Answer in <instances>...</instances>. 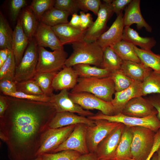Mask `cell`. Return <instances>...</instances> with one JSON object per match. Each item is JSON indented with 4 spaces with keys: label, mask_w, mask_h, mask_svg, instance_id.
<instances>
[{
    "label": "cell",
    "mask_w": 160,
    "mask_h": 160,
    "mask_svg": "<svg viewBox=\"0 0 160 160\" xmlns=\"http://www.w3.org/2000/svg\"><path fill=\"white\" fill-rule=\"evenodd\" d=\"M8 107L0 118V138L10 160H33L56 111L50 102L6 96Z\"/></svg>",
    "instance_id": "6da1fadb"
},
{
    "label": "cell",
    "mask_w": 160,
    "mask_h": 160,
    "mask_svg": "<svg viewBox=\"0 0 160 160\" xmlns=\"http://www.w3.org/2000/svg\"><path fill=\"white\" fill-rule=\"evenodd\" d=\"M73 52L65 63L67 67H73L79 64L93 65L100 67L102 61L103 50L94 42L83 40L72 44Z\"/></svg>",
    "instance_id": "7a4b0ae2"
},
{
    "label": "cell",
    "mask_w": 160,
    "mask_h": 160,
    "mask_svg": "<svg viewBox=\"0 0 160 160\" xmlns=\"http://www.w3.org/2000/svg\"><path fill=\"white\" fill-rule=\"evenodd\" d=\"M115 92L114 83L110 76L103 78L79 77L77 84L70 92H88L111 102Z\"/></svg>",
    "instance_id": "3957f363"
},
{
    "label": "cell",
    "mask_w": 160,
    "mask_h": 160,
    "mask_svg": "<svg viewBox=\"0 0 160 160\" xmlns=\"http://www.w3.org/2000/svg\"><path fill=\"white\" fill-rule=\"evenodd\" d=\"M131 127L133 132L131 147L132 158L135 160H145L152 148L156 132L144 127Z\"/></svg>",
    "instance_id": "277c9868"
},
{
    "label": "cell",
    "mask_w": 160,
    "mask_h": 160,
    "mask_svg": "<svg viewBox=\"0 0 160 160\" xmlns=\"http://www.w3.org/2000/svg\"><path fill=\"white\" fill-rule=\"evenodd\" d=\"M38 46L35 40L29 41L23 57L16 66L14 81L20 82L32 79L36 73L38 60Z\"/></svg>",
    "instance_id": "5b68a950"
},
{
    "label": "cell",
    "mask_w": 160,
    "mask_h": 160,
    "mask_svg": "<svg viewBox=\"0 0 160 160\" xmlns=\"http://www.w3.org/2000/svg\"><path fill=\"white\" fill-rule=\"evenodd\" d=\"M38 52L36 72L57 73L65 66L68 54L64 49L50 52L38 46Z\"/></svg>",
    "instance_id": "8992f818"
},
{
    "label": "cell",
    "mask_w": 160,
    "mask_h": 160,
    "mask_svg": "<svg viewBox=\"0 0 160 160\" xmlns=\"http://www.w3.org/2000/svg\"><path fill=\"white\" fill-rule=\"evenodd\" d=\"M92 120L104 119L110 122L123 124L130 127L140 126L145 127L156 132L160 129V120L156 114L144 118L129 116L119 113L113 116H107L99 111L94 115L88 117Z\"/></svg>",
    "instance_id": "52a82bcc"
},
{
    "label": "cell",
    "mask_w": 160,
    "mask_h": 160,
    "mask_svg": "<svg viewBox=\"0 0 160 160\" xmlns=\"http://www.w3.org/2000/svg\"><path fill=\"white\" fill-rule=\"evenodd\" d=\"M76 125L57 128H48L44 136L36 156L44 153H52L67 139Z\"/></svg>",
    "instance_id": "ba28073f"
},
{
    "label": "cell",
    "mask_w": 160,
    "mask_h": 160,
    "mask_svg": "<svg viewBox=\"0 0 160 160\" xmlns=\"http://www.w3.org/2000/svg\"><path fill=\"white\" fill-rule=\"evenodd\" d=\"M69 95L70 98L74 103L84 109L97 110L107 116L115 115L114 107L111 102L105 101L91 93L69 92Z\"/></svg>",
    "instance_id": "9c48e42d"
},
{
    "label": "cell",
    "mask_w": 160,
    "mask_h": 160,
    "mask_svg": "<svg viewBox=\"0 0 160 160\" xmlns=\"http://www.w3.org/2000/svg\"><path fill=\"white\" fill-rule=\"evenodd\" d=\"M95 125L87 126L86 140L89 152L95 153L100 142L121 123L104 119L94 120Z\"/></svg>",
    "instance_id": "30bf717a"
},
{
    "label": "cell",
    "mask_w": 160,
    "mask_h": 160,
    "mask_svg": "<svg viewBox=\"0 0 160 160\" xmlns=\"http://www.w3.org/2000/svg\"><path fill=\"white\" fill-rule=\"evenodd\" d=\"M112 0H103L100 6L96 19L92 25L87 29L84 40L88 42H95L104 33L107 23L114 13L111 2Z\"/></svg>",
    "instance_id": "8fae6325"
},
{
    "label": "cell",
    "mask_w": 160,
    "mask_h": 160,
    "mask_svg": "<svg viewBox=\"0 0 160 160\" xmlns=\"http://www.w3.org/2000/svg\"><path fill=\"white\" fill-rule=\"evenodd\" d=\"M87 126L82 124H76L67 139L52 153L65 150L76 151L81 154L89 153L86 140Z\"/></svg>",
    "instance_id": "7c38bea8"
},
{
    "label": "cell",
    "mask_w": 160,
    "mask_h": 160,
    "mask_svg": "<svg viewBox=\"0 0 160 160\" xmlns=\"http://www.w3.org/2000/svg\"><path fill=\"white\" fill-rule=\"evenodd\" d=\"M124 126L121 123L99 144L95 153L99 160L113 158Z\"/></svg>",
    "instance_id": "4fadbf2b"
},
{
    "label": "cell",
    "mask_w": 160,
    "mask_h": 160,
    "mask_svg": "<svg viewBox=\"0 0 160 160\" xmlns=\"http://www.w3.org/2000/svg\"><path fill=\"white\" fill-rule=\"evenodd\" d=\"M68 90L63 89L58 94H53L51 97L50 103L54 107L56 113L69 112L76 113L80 116L88 117L94 114L89 110L84 109L74 103L70 98Z\"/></svg>",
    "instance_id": "5bb4252c"
},
{
    "label": "cell",
    "mask_w": 160,
    "mask_h": 160,
    "mask_svg": "<svg viewBox=\"0 0 160 160\" xmlns=\"http://www.w3.org/2000/svg\"><path fill=\"white\" fill-rule=\"evenodd\" d=\"M121 113L129 116L144 118L153 114L157 115V112L147 98L140 96L128 101Z\"/></svg>",
    "instance_id": "9a60e30c"
},
{
    "label": "cell",
    "mask_w": 160,
    "mask_h": 160,
    "mask_svg": "<svg viewBox=\"0 0 160 160\" xmlns=\"http://www.w3.org/2000/svg\"><path fill=\"white\" fill-rule=\"evenodd\" d=\"M123 15L121 13L117 16L108 29L104 32L95 42L103 49L106 47H111L122 40L125 27Z\"/></svg>",
    "instance_id": "2e32d148"
},
{
    "label": "cell",
    "mask_w": 160,
    "mask_h": 160,
    "mask_svg": "<svg viewBox=\"0 0 160 160\" xmlns=\"http://www.w3.org/2000/svg\"><path fill=\"white\" fill-rule=\"evenodd\" d=\"M34 36L38 46L48 47L52 50L64 49L51 27L39 21Z\"/></svg>",
    "instance_id": "e0dca14e"
},
{
    "label": "cell",
    "mask_w": 160,
    "mask_h": 160,
    "mask_svg": "<svg viewBox=\"0 0 160 160\" xmlns=\"http://www.w3.org/2000/svg\"><path fill=\"white\" fill-rule=\"evenodd\" d=\"M140 0H132L125 9L123 15V21L125 26H130L136 24L137 28L140 30L145 28L149 32H151L152 27L143 17L140 9Z\"/></svg>",
    "instance_id": "ac0fdd59"
},
{
    "label": "cell",
    "mask_w": 160,
    "mask_h": 160,
    "mask_svg": "<svg viewBox=\"0 0 160 160\" xmlns=\"http://www.w3.org/2000/svg\"><path fill=\"white\" fill-rule=\"evenodd\" d=\"M62 45L84 40L86 30L74 28L68 23L51 27Z\"/></svg>",
    "instance_id": "d6986e66"
},
{
    "label": "cell",
    "mask_w": 160,
    "mask_h": 160,
    "mask_svg": "<svg viewBox=\"0 0 160 160\" xmlns=\"http://www.w3.org/2000/svg\"><path fill=\"white\" fill-rule=\"evenodd\" d=\"M79 124L89 126L95 125L94 120L74 113L64 112L56 113L51 121L49 128H57Z\"/></svg>",
    "instance_id": "ffe728a7"
},
{
    "label": "cell",
    "mask_w": 160,
    "mask_h": 160,
    "mask_svg": "<svg viewBox=\"0 0 160 160\" xmlns=\"http://www.w3.org/2000/svg\"><path fill=\"white\" fill-rule=\"evenodd\" d=\"M142 82L134 80L127 88L119 92H115L114 97L111 102L115 115L121 113L126 103L132 99L141 96Z\"/></svg>",
    "instance_id": "44dd1931"
},
{
    "label": "cell",
    "mask_w": 160,
    "mask_h": 160,
    "mask_svg": "<svg viewBox=\"0 0 160 160\" xmlns=\"http://www.w3.org/2000/svg\"><path fill=\"white\" fill-rule=\"evenodd\" d=\"M29 42L25 34L20 18L18 19L13 32L12 42V50L14 55L16 66L20 62Z\"/></svg>",
    "instance_id": "7402d4cb"
},
{
    "label": "cell",
    "mask_w": 160,
    "mask_h": 160,
    "mask_svg": "<svg viewBox=\"0 0 160 160\" xmlns=\"http://www.w3.org/2000/svg\"><path fill=\"white\" fill-rule=\"evenodd\" d=\"M78 78L72 67L65 66L56 73L53 81L52 87L55 91L72 89L77 84Z\"/></svg>",
    "instance_id": "603a6c76"
},
{
    "label": "cell",
    "mask_w": 160,
    "mask_h": 160,
    "mask_svg": "<svg viewBox=\"0 0 160 160\" xmlns=\"http://www.w3.org/2000/svg\"><path fill=\"white\" fill-rule=\"evenodd\" d=\"M121 69L128 77L143 82L153 70L142 63L123 61Z\"/></svg>",
    "instance_id": "cb8c5ba5"
},
{
    "label": "cell",
    "mask_w": 160,
    "mask_h": 160,
    "mask_svg": "<svg viewBox=\"0 0 160 160\" xmlns=\"http://www.w3.org/2000/svg\"><path fill=\"white\" fill-rule=\"evenodd\" d=\"M132 138L131 127L125 125L119 145L113 158L117 160L132 159L131 154Z\"/></svg>",
    "instance_id": "d4e9b609"
},
{
    "label": "cell",
    "mask_w": 160,
    "mask_h": 160,
    "mask_svg": "<svg viewBox=\"0 0 160 160\" xmlns=\"http://www.w3.org/2000/svg\"><path fill=\"white\" fill-rule=\"evenodd\" d=\"M122 40L129 42L134 46L140 47L145 50H151L156 44V41L153 37H143L130 26H125Z\"/></svg>",
    "instance_id": "484cf974"
},
{
    "label": "cell",
    "mask_w": 160,
    "mask_h": 160,
    "mask_svg": "<svg viewBox=\"0 0 160 160\" xmlns=\"http://www.w3.org/2000/svg\"><path fill=\"white\" fill-rule=\"evenodd\" d=\"M70 15L68 12L53 7L44 13L39 21L53 27L60 24L68 23V17Z\"/></svg>",
    "instance_id": "4316f807"
},
{
    "label": "cell",
    "mask_w": 160,
    "mask_h": 160,
    "mask_svg": "<svg viewBox=\"0 0 160 160\" xmlns=\"http://www.w3.org/2000/svg\"><path fill=\"white\" fill-rule=\"evenodd\" d=\"M73 68L79 77L103 78L110 76L112 71L96 66L85 64H79Z\"/></svg>",
    "instance_id": "83f0119b"
},
{
    "label": "cell",
    "mask_w": 160,
    "mask_h": 160,
    "mask_svg": "<svg viewBox=\"0 0 160 160\" xmlns=\"http://www.w3.org/2000/svg\"><path fill=\"white\" fill-rule=\"evenodd\" d=\"M20 18L24 33L30 41L34 36L39 22L38 20L29 8L23 11Z\"/></svg>",
    "instance_id": "f1b7e54d"
},
{
    "label": "cell",
    "mask_w": 160,
    "mask_h": 160,
    "mask_svg": "<svg viewBox=\"0 0 160 160\" xmlns=\"http://www.w3.org/2000/svg\"><path fill=\"white\" fill-rule=\"evenodd\" d=\"M135 46L132 44L122 40L111 47L123 61L141 63L135 52Z\"/></svg>",
    "instance_id": "f546056e"
},
{
    "label": "cell",
    "mask_w": 160,
    "mask_h": 160,
    "mask_svg": "<svg viewBox=\"0 0 160 160\" xmlns=\"http://www.w3.org/2000/svg\"><path fill=\"white\" fill-rule=\"evenodd\" d=\"M102 60L100 68L112 72L121 69L123 61L111 47L103 49Z\"/></svg>",
    "instance_id": "4dcf8cb0"
},
{
    "label": "cell",
    "mask_w": 160,
    "mask_h": 160,
    "mask_svg": "<svg viewBox=\"0 0 160 160\" xmlns=\"http://www.w3.org/2000/svg\"><path fill=\"white\" fill-rule=\"evenodd\" d=\"M153 94H160V71L153 70L142 83L141 96Z\"/></svg>",
    "instance_id": "1f68e13d"
},
{
    "label": "cell",
    "mask_w": 160,
    "mask_h": 160,
    "mask_svg": "<svg viewBox=\"0 0 160 160\" xmlns=\"http://www.w3.org/2000/svg\"><path fill=\"white\" fill-rule=\"evenodd\" d=\"M136 54L141 62L153 71H160V55L156 54L151 50H145L135 47Z\"/></svg>",
    "instance_id": "d6a6232c"
},
{
    "label": "cell",
    "mask_w": 160,
    "mask_h": 160,
    "mask_svg": "<svg viewBox=\"0 0 160 160\" xmlns=\"http://www.w3.org/2000/svg\"><path fill=\"white\" fill-rule=\"evenodd\" d=\"M57 73L36 72L33 78L44 95L47 96L51 97L53 94L52 82Z\"/></svg>",
    "instance_id": "836d02e7"
},
{
    "label": "cell",
    "mask_w": 160,
    "mask_h": 160,
    "mask_svg": "<svg viewBox=\"0 0 160 160\" xmlns=\"http://www.w3.org/2000/svg\"><path fill=\"white\" fill-rule=\"evenodd\" d=\"M13 31L2 13H0V48L12 50Z\"/></svg>",
    "instance_id": "e575fe53"
},
{
    "label": "cell",
    "mask_w": 160,
    "mask_h": 160,
    "mask_svg": "<svg viewBox=\"0 0 160 160\" xmlns=\"http://www.w3.org/2000/svg\"><path fill=\"white\" fill-rule=\"evenodd\" d=\"M16 65L14 53L12 50L7 59L0 68V81H14Z\"/></svg>",
    "instance_id": "d590c367"
},
{
    "label": "cell",
    "mask_w": 160,
    "mask_h": 160,
    "mask_svg": "<svg viewBox=\"0 0 160 160\" xmlns=\"http://www.w3.org/2000/svg\"><path fill=\"white\" fill-rule=\"evenodd\" d=\"M110 77L114 83L116 92L127 88L134 81L127 76L121 69L112 71Z\"/></svg>",
    "instance_id": "8d00e7d4"
},
{
    "label": "cell",
    "mask_w": 160,
    "mask_h": 160,
    "mask_svg": "<svg viewBox=\"0 0 160 160\" xmlns=\"http://www.w3.org/2000/svg\"><path fill=\"white\" fill-rule=\"evenodd\" d=\"M81 154L73 150H63L54 153H45L40 156L42 160H75Z\"/></svg>",
    "instance_id": "74e56055"
},
{
    "label": "cell",
    "mask_w": 160,
    "mask_h": 160,
    "mask_svg": "<svg viewBox=\"0 0 160 160\" xmlns=\"http://www.w3.org/2000/svg\"><path fill=\"white\" fill-rule=\"evenodd\" d=\"M55 0H33L29 6L39 21L44 13L54 7Z\"/></svg>",
    "instance_id": "f35d334b"
},
{
    "label": "cell",
    "mask_w": 160,
    "mask_h": 160,
    "mask_svg": "<svg viewBox=\"0 0 160 160\" xmlns=\"http://www.w3.org/2000/svg\"><path fill=\"white\" fill-rule=\"evenodd\" d=\"M15 83L17 91L32 95H44L37 83L33 79Z\"/></svg>",
    "instance_id": "ab89813d"
},
{
    "label": "cell",
    "mask_w": 160,
    "mask_h": 160,
    "mask_svg": "<svg viewBox=\"0 0 160 160\" xmlns=\"http://www.w3.org/2000/svg\"><path fill=\"white\" fill-rule=\"evenodd\" d=\"M79 10L84 12L89 10L97 15L102 2L100 0H76Z\"/></svg>",
    "instance_id": "60d3db41"
},
{
    "label": "cell",
    "mask_w": 160,
    "mask_h": 160,
    "mask_svg": "<svg viewBox=\"0 0 160 160\" xmlns=\"http://www.w3.org/2000/svg\"><path fill=\"white\" fill-rule=\"evenodd\" d=\"M54 7L69 12L71 15L77 13L79 10L76 0H56Z\"/></svg>",
    "instance_id": "b9f144b4"
},
{
    "label": "cell",
    "mask_w": 160,
    "mask_h": 160,
    "mask_svg": "<svg viewBox=\"0 0 160 160\" xmlns=\"http://www.w3.org/2000/svg\"><path fill=\"white\" fill-rule=\"evenodd\" d=\"M7 96L18 98L39 102H50L51 100L50 97L44 95H32L26 94L18 91L10 93Z\"/></svg>",
    "instance_id": "7bdbcfd3"
},
{
    "label": "cell",
    "mask_w": 160,
    "mask_h": 160,
    "mask_svg": "<svg viewBox=\"0 0 160 160\" xmlns=\"http://www.w3.org/2000/svg\"><path fill=\"white\" fill-rule=\"evenodd\" d=\"M26 3L25 0H12L10 1V14L12 21H14L17 19L20 10Z\"/></svg>",
    "instance_id": "ee69618b"
},
{
    "label": "cell",
    "mask_w": 160,
    "mask_h": 160,
    "mask_svg": "<svg viewBox=\"0 0 160 160\" xmlns=\"http://www.w3.org/2000/svg\"><path fill=\"white\" fill-rule=\"evenodd\" d=\"M0 89L1 91L5 96L17 91L15 82L9 80L0 81Z\"/></svg>",
    "instance_id": "f6af8a7d"
},
{
    "label": "cell",
    "mask_w": 160,
    "mask_h": 160,
    "mask_svg": "<svg viewBox=\"0 0 160 160\" xmlns=\"http://www.w3.org/2000/svg\"><path fill=\"white\" fill-rule=\"evenodd\" d=\"M132 0H113L111 2V5L114 13L117 16L122 13L123 10L131 2Z\"/></svg>",
    "instance_id": "bcb514c9"
},
{
    "label": "cell",
    "mask_w": 160,
    "mask_h": 160,
    "mask_svg": "<svg viewBox=\"0 0 160 160\" xmlns=\"http://www.w3.org/2000/svg\"><path fill=\"white\" fill-rule=\"evenodd\" d=\"M79 15L81 19L80 28L83 30H87L94 23L92 15L89 13H86L82 11L80 12Z\"/></svg>",
    "instance_id": "7dc6e473"
},
{
    "label": "cell",
    "mask_w": 160,
    "mask_h": 160,
    "mask_svg": "<svg viewBox=\"0 0 160 160\" xmlns=\"http://www.w3.org/2000/svg\"><path fill=\"white\" fill-rule=\"evenodd\" d=\"M147 98L156 110L157 117L160 120V94H153Z\"/></svg>",
    "instance_id": "c3c4849f"
},
{
    "label": "cell",
    "mask_w": 160,
    "mask_h": 160,
    "mask_svg": "<svg viewBox=\"0 0 160 160\" xmlns=\"http://www.w3.org/2000/svg\"><path fill=\"white\" fill-rule=\"evenodd\" d=\"M8 104L6 96H0V118L2 117L7 109Z\"/></svg>",
    "instance_id": "681fc988"
},
{
    "label": "cell",
    "mask_w": 160,
    "mask_h": 160,
    "mask_svg": "<svg viewBox=\"0 0 160 160\" xmlns=\"http://www.w3.org/2000/svg\"><path fill=\"white\" fill-rule=\"evenodd\" d=\"M68 24L74 28L81 29V19L79 15H78L77 13L72 14L71 18Z\"/></svg>",
    "instance_id": "f907efd6"
},
{
    "label": "cell",
    "mask_w": 160,
    "mask_h": 160,
    "mask_svg": "<svg viewBox=\"0 0 160 160\" xmlns=\"http://www.w3.org/2000/svg\"><path fill=\"white\" fill-rule=\"evenodd\" d=\"M11 50L7 48L0 49V68L2 66L7 59Z\"/></svg>",
    "instance_id": "816d5d0a"
},
{
    "label": "cell",
    "mask_w": 160,
    "mask_h": 160,
    "mask_svg": "<svg viewBox=\"0 0 160 160\" xmlns=\"http://www.w3.org/2000/svg\"><path fill=\"white\" fill-rule=\"evenodd\" d=\"M75 160H99L95 153L89 152L84 154H81Z\"/></svg>",
    "instance_id": "f5cc1de1"
},
{
    "label": "cell",
    "mask_w": 160,
    "mask_h": 160,
    "mask_svg": "<svg viewBox=\"0 0 160 160\" xmlns=\"http://www.w3.org/2000/svg\"><path fill=\"white\" fill-rule=\"evenodd\" d=\"M160 146V141L158 140H155L151 152L145 160H150L154 154L156 152Z\"/></svg>",
    "instance_id": "db71d44e"
},
{
    "label": "cell",
    "mask_w": 160,
    "mask_h": 160,
    "mask_svg": "<svg viewBox=\"0 0 160 160\" xmlns=\"http://www.w3.org/2000/svg\"><path fill=\"white\" fill-rule=\"evenodd\" d=\"M156 153V154L157 160H160V146Z\"/></svg>",
    "instance_id": "11a10c76"
},
{
    "label": "cell",
    "mask_w": 160,
    "mask_h": 160,
    "mask_svg": "<svg viewBox=\"0 0 160 160\" xmlns=\"http://www.w3.org/2000/svg\"><path fill=\"white\" fill-rule=\"evenodd\" d=\"M151 159L152 160H157V156L156 153L154 154Z\"/></svg>",
    "instance_id": "9f6ffc18"
},
{
    "label": "cell",
    "mask_w": 160,
    "mask_h": 160,
    "mask_svg": "<svg viewBox=\"0 0 160 160\" xmlns=\"http://www.w3.org/2000/svg\"><path fill=\"white\" fill-rule=\"evenodd\" d=\"M33 160H42L41 157L40 156H38L36 159Z\"/></svg>",
    "instance_id": "6f0895ef"
},
{
    "label": "cell",
    "mask_w": 160,
    "mask_h": 160,
    "mask_svg": "<svg viewBox=\"0 0 160 160\" xmlns=\"http://www.w3.org/2000/svg\"><path fill=\"white\" fill-rule=\"evenodd\" d=\"M99 160H117L114 158H111V159H100ZM130 160H135V159H131Z\"/></svg>",
    "instance_id": "680465c9"
}]
</instances>
